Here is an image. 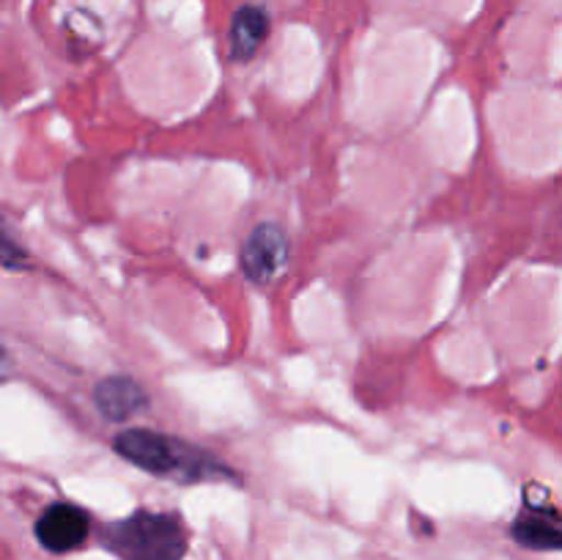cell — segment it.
<instances>
[{
	"mask_svg": "<svg viewBox=\"0 0 562 560\" xmlns=\"http://www.w3.org/2000/svg\"><path fill=\"white\" fill-rule=\"evenodd\" d=\"M514 538L527 549L552 552L562 549V514L552 505L527 503L514 522Z\"/></svg>",
	"mask_w": 562,
	"mask_h": 560,
	"instance_id": "obj_6",
	"label": "cell"
},
{
	"mask_svg": "<svg viewBox=\"0 0 562 560\" xmlns=\"http://www.w3.org/2000/svg\"><path fill=\"white\" fill-rule=\"evenodd\" d=\"M93 404L102 412V417L113 423H124L146 412L151 406V399L132 377H104L93 388Z\"/></svg>",
	"mask_w": 562,
	"mask_h": 560,
	"instance_id": "obj_5",
	"label": "cell"
},
{
	"mask_svg": "<svg viewBox=\"0 0 562 560\" xmlns=\"http://www.w3.org/2000/svg\"><path fill=\"white\" fill-rule=\"evenodd\" d=\"M36 538L47 552L66 555L80 549L91 533V519L75 503H53L36 519Z\"/></svg>",
	"mask_w": 562,
	"mask_h": 560,
	"instance_id": "obj_4",
	"label": "cell"
},
{
	"mask_svg": "<svg viewBox=\"0 0 562 560\" xmlns=\"http://www.w3.org/2000/svg\"><path fill=\"white\" fill-rule=\"evenodd\" d=\"M289 250V236H285V231L278 223H258L247 234L245 245H241V272H245V278L250 283H272L274 278H280L285 272Z\"/></svg>",
	"mask_w": 562,
	"mask_h": 560,
	"instance_id": "obj_3",
	"label": "cell"
},
{
	"mask_svg": "<svg viewBox=\"0 0 562 560\" xmlns=\"http://www.w3.org/2000/svg\"><path fill=\"white\" fill-rule=\"evenodd\" d=\"M31 264V256H27L25 247L9 234L5 223L0 220V267L5 269H25Z\"/></svg>",
	"mask_w": 562,
	"mask_h": 560,
	"instance_id": "obj_8",
	"label": "cell"
},
{
	"mask_svg": "<svg viewBox=\"0 0 562 560\" xmlns=\"http://www.w3.org/2000/svg\"><path fill=\"white\" fill-rule=\"evenodd\" d=\"M102 538L104 547L121 560H184L190 544L179 514L146 508L110 522Z\"/></svg>",
	"mask_w": 562,
	"mask_h": 560,
	"instance_id": "obj_2",
	"label": "cell"
},
{
	"mask_svg": "<svg viewBox=\"0 0 562 560\" xmlns=\"http://www.w3.org/2000/svg\"><path fill=\"white\" fill-rule=\"evenodd\" d=\"M113 448L137 470L176 483L239 481V475L214 453L173 434L154 432V428H126L115 434Z\"/></svg>",
	"mask_w": 562,
	"mask_h": 560,
	"instance_id": "obj_1",
	"label": "cell"
},
{
	"mask_svg": "<svg viewBox=\"0 0 562 560\" xmlns=\"http://www.w3.org/2000/svg\"><path fill=\"white\" fill-rule=\"evenodd\" d=\"M269 27H272V20H269V11L263 5L247 3L241 9H236V14L231 16L228 33L231 58L239 60V64H247L263 47V42L269 36Z\"/></svg>",
	"mask_w": 562,
	"mask_h": 560,
	"instance_id": "obj_7",
	"label": "cell"
},
{
	"mask_svg": "<svg viewBox=\"0 0 562 560\" xmlns=\"http://www.w3.org/2000/svg\"><path fill=\"white\" fill-rule=\"evenodd\" d=\"M11 373H14V357H11L9 349L0 344V384H3L5 379H11Z\"/></svg>",
	"mask_w": 562,
	"mask_h": 560,
	"instance_id": "obj_9",
	"label": "cell"
}]
</instances>
